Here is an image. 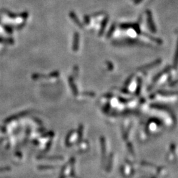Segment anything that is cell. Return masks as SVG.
I'll list each match as a JSON object with an SVG mask.
<instances>
[{"instance_id":"6da1fadb","label":"cell","mask_w":178,"mask_h":178,"mask_svg":"<svg viewBox=\"0 0 178 178\" xmlns=\"http://www.w3.org/2000/svg\"><path fill=\"white\" fill-rule=\"evenodd\" d=\"M147 23H148L149 30H151L153 33H155V32H156V27H155V23H154L152 13L150 11H147Z\"/></svg>"},{"instance_id":"7a4b0ae2","label":"cell","mask_w":178,"mask_h":178,"mask_svg":"<svg viewBox=\"0 0 178 178\" xmlns=\"http://www.w3.org/2000/svg\"><path fill=\"white\" fill-rule=\"evenodd\" d=\"M161 62H162L161 60H160V59L157 60L155 61V62L151 63V64H147L146 65V66H144L143 67H141V69H149V68H151V67H155L156 66H158V65H159Z\"/></svg>"},{"instance_id":"3957f363","label":"cell","mask_w":178,"mask_h":178,"mask_svg":"<svg viewBox=\"0 0 178 178\" xmlns=\"http://www.w3.org/2000/svg\"><path fill=\"white\" fill-rule=\"evenodd\" d=\"M173 66H174L175 68H177L178 66V40L177 42L176 50H175L174 55V59H173Z\"/></svg>"},{"instance_id":"277c9868","label":"cell","mask_w":178,"mask_h":178,"mask_svg":"<svg viewBox=\"0 0 178 178\" xmlns=\"http://www.w3.org/2000/svg\"><path fill=\"white\" fill-rule=\"evenodd\" d=\"M108 21H109V19H108V17H106V18H105L103 20L102 23V25H101L100 30V32H99L100 35H102V34H103L104 30H105V28L106 27V25H107V23L108 22Z\"/></svg>"},{"instance_id":"5b68a950","label":"cell","mask_w":178,"mask_h":178,"mask_svg":"<svg viewBox=\"0 0 178 178\" xmlns=\"http://www.w3.org/2000/svg\"><path fill=\"white\" fill-rule=\"evenodd\" d=\"M115 29H116V25H115V24H113V25H112V27H110V30H108V32L107 33V37L108 38H110V36L112 35V34L114 33V32L115 30Z\"/></svg>"},{"instance_id":"8992f818","label":"cell","mask_w":178,"mask_h":178,"mask_svg":"<svg viewBox=\"0 0 178 178\" xmlns=\"http://www.w3.org/2000/svg\"><path fill=\"white\" fill-rule=\"evenodd\" d=\"M120 27L123 29H128L130 27H133V24L130 23H123L120 25Z\"/></svg>"},{"instance_id":"52a82bcc","label":"cell","mask_w":178,"mask_h":178,"mask_svg":"<svg viewBox=\"0 0 178 178\" xmlns=\"http://www.w3.org/2000/svg\"><path fill=\"white\" fill-rule=\"evenodd\" d=\"M141 1H142V0H135V3L137 4V3H139V2H141Z\"/></svg>"}]
</instances>
